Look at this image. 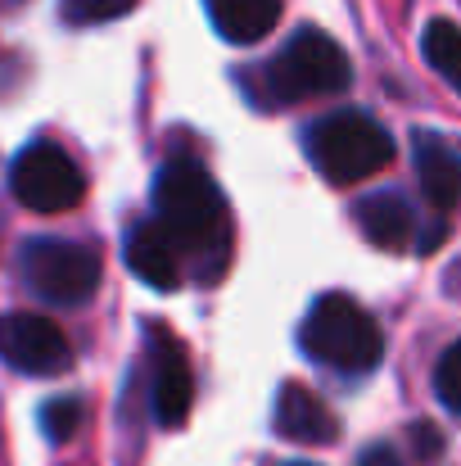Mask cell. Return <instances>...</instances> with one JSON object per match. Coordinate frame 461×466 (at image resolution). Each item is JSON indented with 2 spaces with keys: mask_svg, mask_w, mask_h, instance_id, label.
Masks as SVG:
<instances>
[{
  "mask_svg": "<svg viewBox=\"0 0 461 466\" xmlns=\"http://www.w3.org/2000/svg\"><path fill=\"white\" fill-rule=\"evenodd\" d=\"M299 344L316 367L335 376H366L385 358V335L376 317L348 295H321L299 326Z\"/></svg>",
  "mask_w": 461,
  "mask_h": 466,
  "instance_id": "cell-1",
  "label": "cell"
},
{
  "mask_svg": "<svg viewBox=\"0 0 461 466\" xmlns=\"http://www.w3.org/2000/svg\"><path fill=\"white\" fill-rule=\"evenodd\" d=\"M154 218L172 231L181 249H204L226 236V199L208 167L195 158H172L154 177Z\"/></svg>",
  "mask_w": 461,
  "mask_h": 466,
  "instance_id": "cell-2",
  "label": "cell"
},
{
  "mask_svg": "<svg viewBox=\"0 0 461 466\" xmlns=\"http://www.w3.org/2000/svg\"><path fill=\"white\" fill-rule=\"evenodd\" d=\"M307 155L335 186H348L389 167L394 137L362 109H335L307 127Z\"/></svg>",
  "mask_w": 461,
  "mask_h": 466,
  "instance_id": "cell-3",
  "label": "cell"
},
{
  "mask_svg": "<svg viewBox=\"0 0 461 466\" xmlns=\"http://www.w3.org/2000/svg\"><path fill=\"white\" fill-rule=\"evenodd\" d=\"M272 96L276 100H312V96H339L353 86V64L344 55V46L321 32V27H299L281 55L267 68Z\"/></svg>",
  "mask_w": 461,
  "mask_h": 466,
  "instance_id": "cell-4",
  "label": "cell"
},
{
  "mask_svg": "<svg viewBox=\"0 0 461 466\" xmlns=\"http://www.w3.org/2000/svg\"><path fill=\"white\" fill-rule=\"evenodd\" d=\"M18 272L27 290L55 309H77L95 295L100 286V254L82 240H59V236H36L18 254Z\"/></svg>",
  "mask_w": 461,
  "mask_h": 466,
  "instance_id": "cell-5",
  "label": "cell"
},
{
  "mask_svg": "<svg viewBox=\"0 0 461 466\" xmlns=\"http://www.w3.org/2000/svg\"><path fill=\"white\" fill-rule=\"evenodd\" d=\"M9 190L23 208L36 213H64L86 195V177L73 163L68 150H59L55 141H32L14 155L9 167Z\"/></svg>",
  "mask_w": 461,
  "mask_h": 466,
  "instance_id": "cell-6",
  "label": "cell"
},
{
  "mask_svg": "<svg viewBox=\"0 0 461 466\" xmlns=\"http://www.w3.org/2000/svg\"><path fill=\"white\" fill-rule=\"evenodd\" d=\"M0 358L23 376H59L73 362V344L41 312H5L0 317Z\"/></svg>",
  "mask_w": 461,
  "mask_h": 466,
  "instance_id": "cell-7",
  "label": "cell"
},
{
  "mask_svg": "<svg viewBox=\"0 0 461 466\" xmlns=\"http://www.w3.org/2000/svg\"><path fill=\"white\" fill-rule=\"evenodd\" d=\"M150 380L158 426H181L195 403V376H190V358L181 339L167 335L163 326H150Z\"/></svg>",
  "mask_w": 461,
  "mask_h": 466,
  "instance_id": "cell-8",
  "label": "cell"
},
{
  "mask_svg": "<svg viewBox=\"0 0 461 466\" xmlns=\"http://www.w3.org/2000/svg\"><path fill=\"white\" fill-rule=\"evenodd\" d=\"M412 158H416V177H421L426 199H430L439 213H448L461 199V150L448 137L416 127V132H412Z\"/></svg>",
  "mask_w": 461,
  "mask_h": 466,
  "instance_id": "cell-9",
  "label": "cell"
},
{
  "mask_svg": "<svg viewBox=\"0 0 461 466\" xmlns=\"http://www.w3.org/2000/svg\"><path fill=\"white\" fill-rule=\"evenodd\" d=\"M127 268L145 286H154V290H176L181 286V245L172 240V231L158 218L132 227V236H127Z\"/></svg>",
  "mask_w": 461,
  "mask_h": 466,
  "instance_id": "cell-10",
  "label": "cell"
},
{
  "mask_svg": "<svg viewBox=\"0 0 461 466\" xmlns=\"http://www.w3.org/2000/svg\"><path fill=\"white\" fill-rule=\"evenodd\" d=\"M276 435H286L290 444H330L339 435L335 426V412L304 385H281V399H276Z\"/></svg>",
  "mask_w": 461,
  "mask_h": 466,
  "instance_id": "cell-11",
  "label": "cell"
},
{
  "mask_svg": "<svg viewBox=\"0 0 461 466\" xmlns=\"http://www.w3.org/2000/svg\"><path fill=\"white\" fill-rule=\"evenodd\" d=\"M357 227L376 249L398 254V249H407V240L416 231V218H412V204L398 190H376V195L357 199Z\"/></svg>",
  "mask_w": 461,
  "mask_h": 466,
  "instance_id": "cell-12",
  "label": "cell"
},
{
  "mask_svg": "<svg viewBox=\"0 0 461 466\" xmlns=\"http://www.w3.org/2000/svg\"><path fill=\"white\" fill-rule=\"evenodd\" d=\"M213 27L231 46H254L281 23V0H204Z\"/></svg>",
  "mask_w": 461,
  "mask_h": 466,
  "instance_id": "cell-13",
  "label": "cell"
},
{
  "mask_svg": "<svg viewBox=\"0 0 461 466\" xmlns=\"http://www.w3.org/2000/svg\"><path fill=\"white\" fill-rule=\"evenodd\" d=\"M426 59H430V68L453 86L461 91V27L457 23H448V18H435L430 27H426Z\"/></svg>",
  "mask_w": 461,
  "mask_h": 466,
  "instance_id": "cell-14",
  "label": "cell"
},
{
  "mask_svg": "<svg viewBox=\"0 0 461 466\" xmlns=\"http://www.w3.org/2000/svg\"><path fill=\"white\" fill-rule=\"evenodd\" d=\"M77 421H82V399H50L41 408V431L50 444H64L77 435Z\"/></svg>",
  "mask_w": 461,
  "mask_h": 466,
  "instance_id": "cell-15",
  "label": "cell"
},
{
  "mask_svg": "<svg viewBox=\"0 0 461 466\" xmlns=\"http://www.w3.org/2000/svg\"><path fill=\"white\" fill-rule=\"evenodd\" d=\"M435 394L453 417H461V339L444 349V358L435 367Z\"/></svg>",
  "mask_w": 461,
  "mask_h": 466,
  "instance_id": "cell-16",
  "label": "cell"
},
{
  "mask_svg": "<svg viewBox=\"0 0 461 466\" xmlns=\"http://www.w3.org/2000/svg\"><path fill=\"white\" fill-rule=\"evenodd\" d=\"M127 9H136V0H64L68 23H109V18H123Z\"/></svg>",
  "mask_w": 461,
  "mask_h": 466,
  "instance_id": "cell-17",
  "label": "cell"
},
{
  "mask_svg": "<svg viewBox=\"0 0 461 466\" xmlns=\"http://www.w3.org/2000/svg\"><path fill=\"white\" fill-rule=\"evenodd\" d=\"M357 466H403V458H398L389 444H371V449L357 458Z\"/></svg>",
  "mask_w": 461,
  "mask_h": 466,
  "instance_id": "cell-18",
  "label": "cell"
},
{
  "mask_svg": "<svg viewBox=\"0 0 461 466\" xmlns=\"http://www.w3.org/2000/svg\"><path fill=\"white\" fill-rule=\"evenodd\" d=\"M295 466H307V462H295Z\"/></svg>",
  "mask_w": 461,
  "mask_h": 466,
  "instance_id": "cell-19",
  "label": "cell"
}]
</instances>
